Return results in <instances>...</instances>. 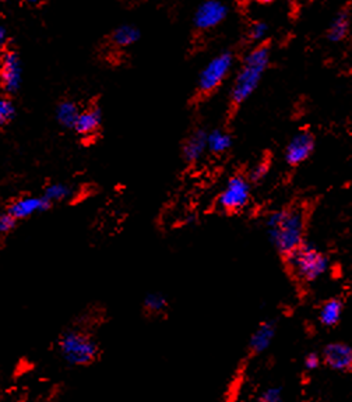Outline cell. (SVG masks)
<instances>
[{
	"mask_svg": "<svg viewBox=\"0 0 352 402\" xmlns=\"http://www.w3.org/2000/svg\"><path fill=\"white\" fill-rule=\"evenodd\" d=\"M260 402H281L280 389H268L267 391H264Z\"/></svg>",
	"mask_w": 352,
	"mask_h": 402,
	"instance_id": "26",
	"label": "cell"
},
{
	"mask_svg": "<svg viewBox=\"0 0 352 402\" xmlns=\"http://www.w3.org/2000/svg\"><path fill=\"white\" fill-rule=\"evenodd\" d=\"M228 14V7L220 0H205L195 14V25L199 30H211L220 25Z\"/></svg>",
	"mask_w": 352,
	"mask_h": 402,
	"instance_id": "7",
	"label": "cell"
},
{
	"mask_svg": "<svg viewBox=\"0 0 352 402\" xmlns=\"http://www.w3.org/2000/svg\"><path fill=\"white\" fill-rule=\"evenodd\" d=\"M320 364V356L317 353H309L306 357H305V366L310 370L316 369L317 366Z\"/></svg>",
	"mask_w": 352,
	"mask_h": 402,
	"instance_id": "27",
	"label": "cell"
},
{
	"mask_svg": "<svg viewBox=\"0 0 352 402\" xmlns=\"http://www.w3.org/2000/svg\"><path fill=\"white\" fill-rule=\"evenodd\" d=\"M60 351L72 364H87L97 356L94 341L79 333H67L60 340Z\"/></svg>",
	"mask_w": 352,
	"mask_h": 402,
	"instance_id": "5",
	"label": "cell"
},
{
	"mask_svg": "<svg viewBox=\"0 0 352 402\" xmlns=\"http://www.w3.org/2000/svg\"><path fill=\"white\" fill-rule=\"evenodd\" d=\"M291 271L306 282L320 278L329 267L327 257L310 245L302 243L300 248L285 255Z\"/></svg>",
	"mask_w": 352,
	"mask_h": 402,
	"instance_id": "3",
	"label": "cell"
},
{
	"mask_svg": "<svg viewBox=\"0 0 352 402\" xmlns=\"http://www.w3.org/2000/svg\"><path fill=\"white\" fill-rule=\"evenodd\" d=\"M256 1H259V3H261V4H268V3H273L274 0H256Z\"/></svg>",
	"mask_w": 352,
	"mask_h": 402,
	"instance_id": "29",
	"label": "cell"
},
{
	"mask_svg": "<svg viewBox=\"0 0 352 402\" xmlns=\"http://www.w3.org/2000/svg\"><path fill=\"white\" fill-rule=\"evenodd\" d=\"M232 146V137L229 133L215 129L210 133H207V150L212 154H224L231 149Z\"/></svg>",
	"mask_w": 352,
	"mask_h": 402,
	"instance_id": "16",
	"label": "cell"
},
{
	"mask_svg": "<svg viewBox=\"0 0 352 402\" xmlns=\"http://www.w3.org/2000/svg\"><path fill=\"white\" fill-rule=\"evenodd\" d=\"M27 3H30V4H35V3H38L40 0H25Z\"/></svg>",
	"mask_w": 352,
	"mask_h": 402,
	"instance_id": "30",
	"label": "cell"
},
{
	"mask_svg": "<svg viewBox=\"0 0 352 402\" xmlns=\"http://www.w3.org/2000/svg\"><path fill=\"white\" fill-rule=\"evenodd\" d=\"M314 150V137L309 132L295 134L285 149V162L290 166H297L305 162Z\"/></svg>",
	"mask_w": 352,
	"mask_h": 402,
	"instance_id": "8",
	"label": "cell"
},
{
	"mask_svg": "<svg viewBox=\"0 0 352 402\" xmlns=\"http://www.w3.org/2000/svg\"><path fill=\"white\" fill-rule=\"evenodd\" d=\"M274 335H276V326L273 323L266 321L260 324L251 337L249 345L251 351L254 353H261L268 350V347L274 340Z\"/></svg>",
	"mask_w": 352,
	"mask_h": 402,
	"instance_id": "13",
	"label": "cell"
},
{
	"mask_svg": "<svg viewBox=\"0 0 352 402\" xmlns=\"http://www.w3.org/2000/svg\"><path fill=\"white\" fill-rule=\"evenodd\" d=\"M80 115L79 108L73 102H63L57 108V120L67 127H74V123Z\"/></svg>",
	"mask_w": 352,
	"mask_h": 402,
	"instance_id": "19",
	"label": "cell"
},
{
	"mask_svg": "<svg viewBox=\"0 0 352 402\" xmlns=\"http://www.w3.org/2000/svg\"><path fill=\"white\" fill-rule=\"evenodd\" d=\"M350 25H351V20H350V13L348 11H341L336 16V18L333 20V23L329 27L327 31V38L331 42H341L350 33Z\"/></svg>",
	"mask_w": 352,
	"mask_h": 402,
	"instance_id": "14",
	"label": "cell"
},
{
	"mask_svg": "<svg viewBox=\"0 0 352 402\" xmlns=\"http://www.w3.org/2000/svg\"><path fill=\"white\" fill-rule=\"evenodd\" d=\"M251 199V180L242 175L232 176L218 197V205L228 212H237L246 207Z\"/></svg>",
	"mask_w": 352,
	"mask_h": 402,
	"instance_id": "6",
	"label": "cell"
},
{
	"mask_svg": "<svg viewBox=\"0 0 352 402\" xmlns=\"http://www.w3.org/2000/svg\"><path fill=\"white\" fill-rule=\"evenodd\" d=\"M1 83L8 93L17 91L21 84V63L13 52L6 53L1 59Z\"/></svg>",
	"mask_w": 352,
	"mask_h": 402,
	"instance_id": "10",
	"label": "cell"
},
{
	"mask_svg": "<svg viewBox=\"0 0 352 402\" xmlns=\"http://www.w3.org/2000/svg\"><path fill=\"white\" fill-rule=\"evenodd\" d=\"M268 163L266 161L263 162H259L253 169L251 171V175H249V180L251 182H261L267 173H268Z\"/></svg>",
	"mask_w": 352,
	"mask_h": 402,
	"instance_id": "23",
	"label": "cell"
},
{
	"mask_svg": "<svg viewBox=\"0 0 352 402\" xmlns=\"http://www.w3.org/2000/svg\"><path fill=\"white\" fill-rule=\"evenodd\" d=\"M101 125V115L97 109L81 112L74 123V129L84 136L93 134Z\"/></svg>",
	"mask_w": 352,
	"mask_h": 402,
	"instance_id": "15",
	"label": "cell"
},
{
	"mask_svg": "<svg viewBox=\"0 0 352 402\" xmlns=\"http://www.w3.org/2000/svg\"><path fill=\"white\" fill-rule=\"evenodd\" d=\"M48 201L44 197H23L20 200L13 202L8 209V214L16 219L28 218L40 211H44L48 207Z\"/></svg>",
	"mask_w": 352,
	"mask_h": 402,
	"instance_id": "12",
	"label": "cell"
},
{
	"mask_svg": "<svg viewBox=\"0 0 352 402\" xmlns=\"http://www.w3.org/2000/svg\"><path fill=\"white\" fill-rule=\"evenodd\" d=\"M343 316V303L339 299H330L326 302L319 313V318L323 326L331 327L336 326Z\"/></svg>",
	"mask_w": 352,
	"mask_h": 402,
	"instance_id": "17",
	"label": "cell"
},
{
	"mask_svg": "<svg viewBox=\"0 0 352 402\" xmlns=\"http://www.w3.org/2000/svg\"><path fill=\"white\" fill-rule=\"evenodd\" d=\"M6 41V30L0 25V45Z\"/></svg>",
	"mask_w": 352,
	"mask_h": 402,
	"instance_id": "28",
	"label": "cell"
},
{
	"mask_svg": "<svg viewBox=\"0 0 352 402\" xmlns=\"http://www.w3.org/2000/svg\"><path fill=\"white\" fill-rule=\"evenodd\" d=\"M13 113H14V106L11 105V102L6 98H0V125L11 119Z\"/></svg>",
	"mask_w": 352,
	"mask_h": 402,
	"instance_id": "24",
	"label": "cell"
},
{
	"mask_svg": "<svg viewBox=\"0 0 352 402\" xmlns=\"http://www.w3.org/2000/svg\"><path fill=\"white\" fill-rule=\"evenodd\" d=\"M268 31V27L266 23L263 21H256L251 24V30H249V38L253 42H260L266 34Z\"/></svg>",
	"mask_w": 352,
	"mask_h": 402,
	"instance_id": "22",
	"label": "cell"
},
{
	"mask_svg": "<svg viewBox=\"0 0 352 402\" xmlns=\"http://www.w3.org/2000/svg\"><path fill=\"white\" fill-rule=\"evenodd\" d=\"M140 40V31L133 25H122L113 33V42L119 47H130Z\"/></svg>",
	"mask_w": 352,
	"mask_h": 402,
	"instance_id": "18",
	"label": "cell"
},
{
	"mask_svg": "<svg viewBox=\"0 0 352 402\" xmlns=\"http://www.w3.org/2000/svg\"><path fill=\"white\" fill-rule=\"evenodd\" d=\"M205 151H207V133L203 129H198L185 142L182 147V155L188 163H196L198 161H200Z\"/></svg>",
	"mask_w": 352,
	"mask_h": 402,
	"instance_id": "11",
	"label": "cell"
},
{
	"mask_svg": "<svg viewBox=\"0 0 352 402\" xmlns=\"http://www.w3.org/2000/svg\"><path fill=\"white\" fill-rule=\"evenodd\" d=\"M72 190L69 186L63 185V183H55L50 185V188H47L44 199L48 202H55V201H62L67 199L70 196Z\"/></svg>",
	"mask_w": 352,
	"mask_h": 402,
	"instance_id": "20",
	"label": "cell"
},
{
	"mask_svg": "<svg viewBox=\"0 0 352 402\" xmlns=\"http://www.w3.org/2000/svg\"><path fill=\"white\" fill-rule=\"evenodd\" d=\"M271 243L284 257L303 243L305 215L300 208H287L273 212L267 219Z\"/></svg>",
	"mask_w": 352,
	"mask_h": 402,
	"instance_id": "1",
	"label": "cell"
},
{
	"mask_svg": "<svg viewBox=\"0 0 352 402\" xmlns=\"http://www.w3.org/2000/svg\"><path fill=\"white\" fill-rule=\"evenodd\" d=\"M16 218L11 217L8 212L0 214V234H6L14 228Z\"/></svg>",
	"mask_w": 352,
	"mask_h": 402,
	"instance_id": "25",
	"label": "cell"
},
{
	"mask_svg": "<svg viewBox=\"0 0 352 402\" xmlns=\"http://www.w3.org/2000/svg\"><path fill=\"white\" fill-rule=\"evenodd\" d=\"M234 66V54L231 52H221L211 59L203 69L198 81V91L203 96L214 93L228 77Z\"/></svg>",
	"mask_w": 352,
	"mask_h": 402,
	"instance_id": "4",
	"label": "cell"
},
{
	"mask_svg": "<svg viewBox=\"0 0 352 402\" xmlns=\"http://www.w3.org/2000/svg\"><path fill=\"white\" fill-rule=\"evenodd\" d=\"M324 362L334 370L351 372L352 348L343 343H334L326 347L323 352Z\"/></svg>",
	"mask_w": 352,
	"mask_h": 402,
	"instance_id": "9",
	"label": "cell"
},
{
	"mask_svg": "<svg viewBox=\"0 0 352 402\" xmlns=\"http://www.w3.org/2000/svg\"><path fill=\"white\" fill-rule=\"evenodd\" d=\"M270 62V48L261 44L251 50L245 57L244 66L237 74L235 83L231 90V102L235 106L242 105L249 100L251 94L257 90L260 80Z\"/></svg>",
	"mask_w": 352,
	"mask_h": 402,
	"instance_id": "2",
	"label": "cell"
},
{
	"mask_svg": "<svg viewBox=\"0 0 352 402\" xmlns=\"http://www.w3.org/2000/svg\"><path fill=\"white\" fill-rule=\"evenodd\" d=\"M144 304H146L147 310L154 311V313H158V311H161V310L165 309L166 299H165L161 294H150V295L146 298Z\"/></svg>",
	"mask_w": 352,
	"mask_h": 402,
	"instance_id": "21",
	"label": "cell"
}]
</instances>
